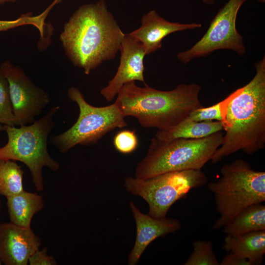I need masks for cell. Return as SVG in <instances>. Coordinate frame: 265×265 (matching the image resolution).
<instances>
[{
  "label": "cell",
  "mask_w": 265,
  "mask_h": 265,
  "mask_svg": "<svg viewBox=\"0 0 265 265\" xmlns=\"http://www.w3.org/2000/svg\"><path fill=\"white\" fill-rule=\"evenodd\" d=\"M245 85L220 102L225 133L211 160L214 163L238 151L252 155L265 146V57Z\"/></svg>",
  "instance_id": "6da1fadb"
},
{
  "label": "cell",
  "mask_w": 265,
  "mask_h": 265,
  "mask_svg": "<svg viewBox=\"0 0 265 265\" xmlns=\"http://www.w3.org/2000/svg\"><path fill=\"white\" fill-rule=\"evenodd\" d=\"M124 34L105 0H100L80 6L64 24L59 38L74 65L89 75L115 57Z\"/></svg>",
  "instance_id": "7a4b0ae2"
},
{
  "label": "cell",
  "mask_w": 265,
  "mask_h": 265,
  "mask_svg": "<svg viewBox=\"0 0 265 265\" xmlns=\"http://www.w3.org/2000/svg\"><path fill=\"white\" fill-rule=\"evenodd\" d=\"M201 87L196 83L180 84L170 91H161L146 83L125 84L115 102L125 117L136 118L146 128L166 130L176 125L193 110L203 107L199 98Z\"/></svg>",
  "instance_id": "3957f363"
},
{
  "label": "cell",
  "mask_w": 265,
  "mask_h": 265,
  "mask_svg": "<svg viewBox=\"0 0 265 265\" xmlns=\"http://www.w3.org/2000/svg\"><path fill=\"white\" fill-rule=\"evenodd\" d=\"M224 133L199 139H151L145 157L137 164L135 178L146 179L165 172L201 170L221 145Z\"/></svg>",
  "instance_id": "277c9868"
},
{
  "label": "cell",
  "mask_w": 265,
  "mask_h": 265,
  "mask_svg": "<svg viewBox=\"0 0 265 265\" xmlns=\"http://www.w3.org/2000/svg\"><path fill=\"white\" fill-rule=\"evenodd\" d=\"M220 172V178L208 185L220 215L212 229L222 227L245 208L265 201V171H256L247 161L238 159L224 164Z\"/></svg>",
  "instance_id": "5b68a950"
},
{
  "label": "cell",
  "mask_w": 265,
  "mask_h": 265,
  "mask_svg": "<svg viewBox=\"0 0 265 265\" xmlns=\"http://www.w3.org/2000/svg\"><path fill=\"white\" fill-rule=\"evenodd\" d=\"M59 109L58 106L53 107L29 125H23L19 128L3 125L8 141L0 148V159L19 161L26 165L39 191L44 189L43 167L53 171L59 168L58 162L51 157L47 147L49 134L55 126L53 117Z\"/></svg>",
  "instance_id": "8992f818"
},
{
  "label": "cell",
  "mask_w": 265,
  "mask_h": 265,
  "mask_svg": "<svg viewBox=\"0 0 265 265\" xmlns=\"http://www.w3.org/2000/svg\"><path fill=\"white\" fill-rule=\"evenodd\" d=\"M67 95L78 105L79 115L70 128L50 138L51 144L61 153H67L77 145H94L111 131L128 125L125 117L115 102L106 106H92L75 87L68 89Z\"/></svg>",
  "instance_id": "52a82bcc"
},
{
  "label": "cell",
  "mask_w": 265,
  "mask_h": 265,
  "mask_svg": "<svg viewBox=\"0 0 265 265\" xmlns=\"http://www.w3.org/2000/svg\"><path fill=\"white\" fill-rule=\"evenodd\" d=\"M208 181L201 170L171 171L146 179L129 176L124 187L129 193L142 197L149 206L148 214L158 219L166 217L170 207L191 189Z\"/></svg>",
  "instance_id": "ba28073f"
},
{
  "label": "cell",
  "mask_w": 265,
  "mask_h": 265,
  "mask_svg": "<svg viewBox=\"0 0 265 265\" xmlns=\"http://www.w3.org/2000/svg\"><path fill=\"white\" fill-rule=\"evenodd\" d=\"M248 0H229L218 11L204 36L191 48L178 53L183 63L207 56L218 50H230L239 55L246 53L243 37L236 28L238 13Z\"/></svg>",
  "instance_id": "9c48e42d"
},
{
  "label": "cell",
  "mask_w": 265,
  "mask_h": 265,
  "mask_svg": "<svg viewBox=\"0 0 265 265\" xmlns=\"http://www.w3.org/2000/svg\"><path fill=\"white\" fill-rule=\"evenodd\" d=\"M0 69L9 83L15 126L32 123L50 103L48 93L34 84L22 68L10 61L2 62Z\"/></svg>",
  "instance_id": "30bf717a"
},
{
  "label": "cell",
  "mask_w": 265,
  "mask_h": 265,
  "mask_svg": "<svg viewBox=\"0 0 265 265\" xmlns=\"http://www.w3.org/2000/svg\"><path fill=\"white\" fill-rule=\"evenodd\" d=\"M119 51L121 56L117 72L100 92L107 102L111 101L127 83L138 80L145 83L143 60L146 54L142 44L129 33L124 34Z\"/></svg>",
  "instance_id": "8fae6325"
},
{
  "label": "cell",
  "mask_w": 265,
  "mask_h": 265,
  "mask_svg": "<svg viewBox=\"0 0 265 265\" xmlns=\"http://www.w3.org/2000/svg\"><path fill=\"white\" fill-rule=\"evenodd\" d=\"M41 245L31 230L11 222L0 223V259L5 265H26Z\"/></svg>",
  "instance_id": "7c38bea8"
},
{
  "label": "cell",
  "mask_w": 265,
  "mask_h": 265,
  "mask_svg": "<svg viewBox=\"0 0 265 265\" xmlns=\"http://www.w3.org/2000/svg\"><path fill=\"white\" fill-rule=\"evenodd\" d=\"M129 204L135 221L136 235L128 263L129 265H134L153 240L179 230L181 228V223L179 219L175 218H154L148 214L141 212L132 201H130Z\"/></svg>",
  "instance_id": "4fadbf2b"
},
{
  "label": "cell",
  "mask_w": 265,
  "mask_h": 265,
  "mask_svg": "<svg viewBox=\"0 0 265 265\" xmlns=\"http://www.w3.org/2000/svg\"><path fill=\"white\" fill-rule=\"evenodd\" d=\"M201 26L200 23L171 22L152 10L142 16L141 26L129 34L142 44L147 55L160 49L163 39L168 35Z\"/></svg>",
  "instance_id": "5bb4252c"
},
{
  "label": "cell",
  "mask_w": 265,
  "mask_h": 265,
  "mask_svg": "<svg viewBox=\"0 0 265 265\" xmlns=\"http://www.w3.org/2000/svg\"><path fill=\"white\" fill-rule=\"evenodd\" d=\"M223 248L227 253L247 260L251 265H261L265 253V230L236 236L227 235Z\"/></svg>",
  "instance_id": "9a60e30c"
},
{
  "label": "cell",
  "mask_w": 265,
  "mask_h": 265,
  "mask_svg": "<svg viewBox=\"0 0 265 265\" xmlns=\"http://www.w3.org/2000/svg\"><path fill=\"white\" fill-rule=\"evenodd\" d=\"M6 198L10 222L25 228H30L33 216L44 206L41 195L25 190Z\"/></svg>",
  "instance_id": "2e32d148"
},
{
  "label": "cell",
  "mask_w": 265,
  "mask_h": 265,
  "mask_svg": "<svg viewBox=\"0 0 265 265\" xmlns=\"http://www.w3.org/2000/svg\"><path fill=\"white\" fill-rule=\"evenodd\" d=\"M223 130L221 121H196L188 116L166 130H158L155 138L169 140L176 138L199 139Z\"/></svg>",
  "instance_id": "e0dca14e"
},
{
  "label": "cell",
  "mask_w": 265,
  "mask_h": 265,
  "mask_svg": "<svg viewBox=\"0 0 265 265\" xmlns=\"http://www.w3.org/2000/svg\"><path fill=\"white\" fill-rule=\"evenodd\" d=\"M223 227V233L232 236L265 230V205L261 203L245 208Z\"/></svg>",
  "instance_id": "ac0fdd59"
},
{
  "label": "cell",
  "mask_w": 265,
  "mask_h": 265,
  "mask_svg": "<svg viewBox=\"0 0 265 265\" xmlns=\"http://www.w3.org/2000/svg\"><path fill=\"white\" fill-rule=\"evenodd\" d=\"M24 174L16 161L0 159V195L7 197L24 191Z\"/></svg>",
  "instance_id": "d6986e66"
},
{
  "label": "cell",
  "mask_w": 265,
  "mask_h": 265,
  "mask_svg": "<svg viewBox=\"0 0 265 265\" xmlns=\"http://www.w3.org/2000/svg\"><path fill=\"white\" fill-rule=\"evenodd\" d=\"M193 251L185 265H220L210 241L196 240L192 242Z\"/></svg>",
  "instance_id": "ffe728a7"
},
{
  "label": "cell",
  "mask_w": 265,
  "mask_h": 265,
  "mask_svg": "<svg viewBox=\"0 0 265 265\" xmlns=\"http://www.w3.org/2000/svg\"><path fill=\"white\" fill-rule=\"evenodd\" d=\"M0 124L15 126L8 80L0 69Z\"/></svg>",
  "instance_id": "44dd1931"
},
{
  "label": "cell",
  "mask_w": 265,
  "mask_h": 265,
  "mask_svg": "<svg viewBox=\"0 0 265 265\" xmlns=\"http://www.w3.org/2000/svg\"><path fill=\"white\" fill-rule=\"evenodd\" d=\"M48 10L46 9L43 13L38 16H32L29 14H26L14 20H0V31H6L25 25H31L38 28L43 35L45 20L49 12Z\"/></svg>",
  "instance_id": "7402d4cb"
},
{
  "label": "cell",
  "mask_w": 265,
  "mask_h": 265,
  "mask_svg": "<svg viewBox=\"0 0 265 265\" xmlns=\"http://www.w3.org/2000/svg\"><path fill=\"white\" fill-rule=\"evenodd\" d=\"M113 145L119 152L128 154L137 147L138 140L133 131L124 130L118 132L113 138Z\"/></svg>",
  "instance_id": "603a6c76"
},
{
  "label": "cell",
  "mask_w": 265,
  "mask_h": 265,
  "mask_svg": "<svg viewBox=\"0 0 265 265\" xmlns=\"http://www.w3.org/2000/svg\"><path fill=\"white\" fill-rule=\"evenodd\" d=\"M188 117L196 121H212L222 120L220 102L207 107H201L192 111Z\"/></svg>",
  "instance_id": "cb8c5ba5"
},
{
  "label": "cell",
  "mask_w": 265,
  "mask_h": 265,
  "mask_svg": "<svg viewBox=\"0 0 265 265\" xmlns=\"http://www.w3.org/2000/svg\"><path fill=\"white\" fill-rule=\"evenodd\" d=\"M30 265H56V261L53 256L47 255V248L36 251L29 258Z\"/></svg>",
  "instance_id": "d4e9b609"
},
{
  "label": "cell",
  "mask_w": 265,
  "mask_h": 265,
  "mask_svg": "<svg viewBox=\"0 0 265 265\" xmlns=\"http://www.w3.org/2000/svg\"><path fill=\"white\" fill-rule=\"evenodd\" d=\"M220 265H251L247 260L228 253L222 259Z\"/></svg>",
  "instance_id": "484cf974"
},
{
  "label": "cell",
  "mask_w": 265,
  "mask_h": 265,
  "mask_svg": "<svg viewBox=\"0 0 265 265\" xmlns=\"http://www.w3.org/2000/svg\"><path fill=\"white\" fill-rule=\"evenodd\" d=\"M201 1L203 3L208 5H212L215 2V0H201Z\"/></svg>",
  "instance_id": "4316f807"
},
{
  "label": "cell",
  "mask_w": 265,
  "mask_h": 265,
  "mask_svg": "<svg viewBox=\"0 0 265 265\" xmlns=\"http://www.w3.org/2000/svg\"><path fill=\"white\" fill-rule=\"evenodd\" d=\"M17 0H0V5L6 2H14Z\"/></svg>",
  "instance_id": "83f0119b"
},
{
  "label": "cell",
  "mask_w": 265,
  "mask_h": 265,
  "mask_svg": "<svg viewBox=\"0 0 265 265\" xmlns=\"http://www.w3.org/2000/svg\"><path fill=\"white\" fill-rule=\"evenodd\" d=\"M3 130H4L3 125L0 124V131H3Z\"/></svg>",
  "instance_id": "f1b7e54d"
},
{
  "label": "cell",
  "mask_w": 265,
  "mask_h": 265,
  "mask_svg": "<svg viewBox=\"0 0 265 265\" xmlns=\"http://www.w3.org/2000/svg\"><path fill=\"white\" fill-rule=\"evenodd\" d=\"M2 262H1V260H0V265H2Z\"/></svg>",
  "instance_id": "f546056e"
},
{
  "label": "cell",
  "mask_w": 265,
  "mask_h": 265,
  "mask_svg": "<svg viewBox=\"0 0 265 265\" xmlns=\"http://www.w3.org/2000/svg\"><path fill=\"white\" fill-rule=\"evenodd\" d=\"M0 206H1V202L0 201Z\"/></svg>",
  "instance_id": "4dcf8cb0"
}]
</instances>
